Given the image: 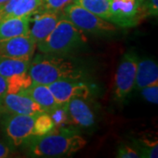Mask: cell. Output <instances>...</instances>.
Segmentation results:
<instances>
[{"mask_svg": "<svg viewBox=\"0 0 158 158\" xmlns=\"http://www.w3.org/2000/svg\"><path fill=\"white\" fill-rule=\"evenodd\" d=\"M139 56L135 50L125 53L118 64L114 78L113 96L118 102L124 101L135 89Z\"/></svg>", "mask_w": 158, "mask_h": 158, "instance_id": "obj_6", "label": "cell"}, {"mask_svg": "<svg viewBox=\"0 0 158 158\" xmlns=\"http://www.w3.org/2000/svg\"><path fill=\"white\" fill-rule=\"evenodd\" d=\"M111 2L112 0H74L73 3L109 21L111 17Z\"/></svg>", "mask_w": 158, "mask_h": 158, "instance_id": "obj_17", "label": "cell"}, {"mask_svg": "<svg viewBox=\"0 0 158 158\" xmlns=\"http://www.w3.org/2000/svg\"><path fill=\"white\" fill-rule=\"evenodd\" d=\"M4 17V11H3V5H0V21Z\"/></svg>", "mask_w": 158, "mask_h": 158, "instance_id": "obj_27", "label": "cell"}, {"mask_svg": "<svg viewBox=\"0 0 158 158\" xmlns=\"http://www.w3.org/2000/svg\"><path fill=\"white\" fill-rule=\"evenodd\" d=\"M36 48V42L28 34L19 35L0 41V56L15 59L31 60Z\"/></svg>", "mask_w": 158, "mask_h": 158, "instance_id": "obj_11", "label": "cell"}, {"mask_svg": "<svg viewBox=\"0 0 158 158\" xmlns=\"http://www.w3.org/2000/svg\"><path fill=\"white\" fill-rule=\"evenodd\" d=\"M32 81L48 85L63 79H82L85 72L82 65L69 56L40 53L33 56L28 69Z\"/></svg>", "mask_w": 158, "mask_h": 158, "instance_id": "obj_2", "label": "cell"}, {"mask_svg": "<svg viewBox=\"0 0 158 158\" xmlns=\"http://www.w3.org/2000/svg\"><path fill=\"white\" fill-rule=\"evenodd\" d=\"M62 15L74 24L84 34L94 35H112L118 30L113 23L97 16L75 3H71L62 10Z\"/></svg>", "mask_w": 158, "mask_h": 158, "instance_id": "obj_4", "label": "cell"}, {"mask_svg": "<svg viewBox=\"0 0 158 158\" xmlns=\"http://www.w3.org/2000/svg\"><path fill=\"white\" fill-rule=\"evenodd\" d=\"M44 112L40 106L23 93L8 92L1 98V113L36 115Z\"/></svg>", "mask_w": 158, "mask_h": 158, "instance_id": "obj_12", "label": "cell"}, {"mask_svg": "<svg viewBox=\"0 0 158 158\" xmlns=\"http://www.w3.org/2000/svg\"><path fill=\"white\" fill-rule=\"evenodd\" d=\"M73 2L74 0H42L40 8L43 11H62L66 6Z\"/></svg>", "mask_w": 158, "mask_h": 158, "instance_id": "obj_21", "label": "cell"}, {"mask_svg": "<svg viewBox=\"0 0 158 158\" xmlns=\"http://www.w3.org/2000/svg\"><path fill=\"white\" fill-rule=\"evenodd\" d=\"M140 6L139 0H112L109 22L123 28L135 27L141 19Z\"/></svg>", "mask_w": 158, "mask_h": 158, "instance_id": "obj_7", "label": "cell"}, {"mask_svg": "<svg viewBox=\"0 0 158 158\" xmlns=\"http://www.w3.org/2000/svg\"><path fill=\"white\" fill-rule=\"evenodd\" d=\"M86 44L85 34L62 15L54 30L36 47L42 54L69 56L84 49Z\"/></svg>", "mask_w": 158, "mask_h": 158, "instance_id": "obj_3", "label": "cell"}, {"mask_svg": "<svg viewBox=\"0 0 158 158\" xmlns=\"http://www.w3.org/2000/svg\"><path fill=\"white\" fill-rule=\"evenodd\" d=\"M62 15V11H43L39 8L28 16V35L36 44L39 43L54 30Z\"/></svg>", "mask_w": 158, "mask_h": 158, "instance_id": "obj_9", "label": "cell"}, {"mask_svg": "<svg viewBox=\"0 0 158 158\" xmlns=\"http://www.w3.org/2000/svg\"><path fill=\"white\" fill-rule=\"evenodd\" d=\"M66 108L70 123L76 127L90 129L97 122L96 111L90 97H76L66 103Z\"/></svg>", "mask_w": 158, "mask_h": 158, "instance_id": "obj_8", "label": "cell"}, {"mask_svg": "<svg viewBox=\"0 0 158 158\" xmlns=\"http://www.w3.org/2000/svg\"><path fill=\"white\" fill-rule=\"evenodd\" d=\"M85 145V139L77 128L59 127L45 135L31 137L22 148L30 157H67Z\"/></svg>", "mask_w": 158, "mask_h": 158, "instance_id": "obj_1", "label": "cell"}, {"mask_svg": "<svg viewBox=\"0 0 158 158\" xmlns=\"http://www.w3.org/2000/svg\"><path fill=\"white\" fill-rule=\"evenodd\" d=\"M10 91V81L9 79L0 75V98L5 96Z\"/></svg>", "mask_w": 158, "mask_h": 158, "instance_id": "obj_26", "label": "cell"}, {"mask_svg": "<svg viewBox=\"0 0 158 158\" xmlns=\"http://www.w3.org/2000/svg\"><path fill=\"white\" fill-rule=\"evenodd\" d=\"M141 17H157L158 0H146V2L140 6Z\"/></svg>", "mask_w": 158, "mask_h": 158, "instance_id": "obj_23", "label": "cell"}, {"mask_svg": "<svg viewBox=\"0 0 158 158\" xmlns=\"http://www.w3.org/2000/svg\"><path fill=\"white\" fill-rule=\"evenodd\" d=\"M19 93H23L30 97L46 113H50L59 106L48 86L46 85L33 82L27 88L19 91Z\"/></svg>", "mask_w": 158, "mask_h": 158, "instance_id": "obj_13", "label": "cell"}, {"mask_svg": "<svg viewBox=\"0 0 158 158\" xmlns=\"http://www.w3.org/2000/svg\"><path fill=\"white\" fill-rule=\"evenodd\" d=\"M117 157L119 158H139L141 157L138 151L132 144L121 143L117 150Z\"/></svg>", "mask_w": 158, "mask_h": 158, "instance_id": "obj_22", "label": "cell"}, {"mask_svg": "<svg viewBox=\"0 0 158 158\" xmlns=\"http://www.w3.org/2000/svg\"><path fill=\"white\" fill-rule=\"evenodd\" d=\"M31 60L15 59L0 56V75L6 78H12L27 74Z\"/></svg>", "mask_w": 158, "mask_h": 158, "instance_id": "obj_16", "label": "cell"}, {"mask_svg": "<svg viewBox=\"0 0 158 158\" xmlns=\"http://www.w3.org/2000/svg\"><path fill=\"white\" fill-rule=\"evenodd\" d=\"M140 90L142 98L149 103L157 105L158 103V85L144 87Z\"/></svg>", "mask_w": 158, "mask_h": 158, "instance_id": "obj_24", "label": "cell"}, {"mask_svg": "<svg viewBox=\"0 0 158 158\" xmlns=\"http://www.w3.org/2000/svg\"><path fill=\"white\" fill-rule=\"evenodd\" d=\"M7 1H9V0H0V5H4Z\"/></svg>", "mask_w": 158, "mask_h": 158, "instance_id": "obj_28", "label": "cell"}, {"mask_svg": "<svg viewBox=\"0 0 158 158\" xmlns=\"http://www.w3.org/2000/svg\"><path fill=\"white\" fill-rule=\"evenodd\" d=\"M143 1H145V0H139V2H140V3H141V2H143Z\"/></svg>", "mask_w": 158, "mask_h": 158, "instance_id": "obj_30", "label": "cell"}, {"mask_svg": "<svg viewBox=\"0 0 158 158\" xmlns=\"http://www.w3.org/2000/svg\"><path fill=\"white\" fill-rule=\"evenodd\" d=\"M156 85H158L157 62L149 58H139L136 69L135 88L139 90L144 87Z\"/></svg>", "mask_w": 158, "mask_h": 158, "instance_id": "obj_14", "label": "cell"}, {"mask_svg": "<svg viewBox=\"0 0 158 158\" xmlns=\"http://www.w3.org/2000/svg\"><path fill=\"white\" fill-rule=\"evenodd\" d=\"M36 115L2 113L0 121L2 133L5 140L14 149L22 148L33 137Z\"/></svg>", "mask_w": 158, "mask_h": 158, "instance_id": "obj_5", "label": "cell"}, {"mask_svg": "<svg viewBox=\"0 0 158 158\" xmlns=\"http://www.w3.org/2000/svg\"><path fill=\"white\" fill-rule=\"evenodd\" d=\"M14 148L4 139L0 138V158L11 157L14 154Z\"/></svg>", "mask_w": 158, "mask_h": 158, "instance_id": "obj_25", "label": "cell"}, {"mask_svg": "<svg viewBox=\"0 0 158 158\" xmlns=\"http://www.w3.org/2000/svg\"><path fill=\"white\" fill-rule=\"evenodd\" d=\"M56 128L54 120L51 118L50 114L46 112L36 115L34 119L33 136H41L49 134Z\"/></svg>", "mask_w": 158, "mask_h": 158, "instance_id": "obj_19", "label": "cell"}, {"mask_svg": "<svg viewBox=\"0 0 158 158\" xmlns=\"http://www.w3.org/2000/svg\"><path fill=\"white\" fill-rule=\"evenodd\" d=\"M41 5L42 0H19L8 16H29L30 14L40 8Z\"/></svg>", "mask_w": 158, "mask_h": 158, "instance_id": "obj_20", "label": "cell"}, {"mask_svg": "<svg viewBox=\"0 0 158 158\" xmlns=\"http://www.w3.org/2000/svg\"><path fill=\"white\" fill-rule=\"evenodd\" d=\"M0 113H1V98H0Z\"/></svg>", "mask_w": 158, "mask_h": 158, "instance_id": "obj_29", "label": "cell"}, {"mask_svg": "<svg viewBox=\"0 0 158 158\" xmlns=\"http://www.w3.org/2000/svg\"><path fill=\"white\" fill-rule=\"evenodd\" d=\"M59 105H64L76 97H90L89 85L81 79L58 80L48 85Z\"/></svg>", "mask_w": 158, "mask_h": 158, "instance_id": "obj_10", "label": "cell"}, {"mask_svg": "<svg viewBox=\"0 0 158 158\" xmlns=\"http://www.w3.org/2000/svg\"><path fill=\"white\" fill-rule=\"evenodd\" d=\"M28 16H7L0 21V41L28 34Z\"/></svg>", "mask_w": 158, "mask_h": 158, "instance_id": "obj_15", "label": "cell"}, {"mask_svg": "<svg viewBox=\"0 0 158 158\" xmlns=\"http://www.w3.org/2000/svg\"><path fill=\"white\" fill-rule=\"evenodd\" d=\"M132 145L138 151L141 157L157 158L158 142L157 141H149L147 139H133Z\"/></svg>", "mask_w": 158, "mask_h": 158, "instance_id": "obj_18", "label": "cell"}]
</instances>
